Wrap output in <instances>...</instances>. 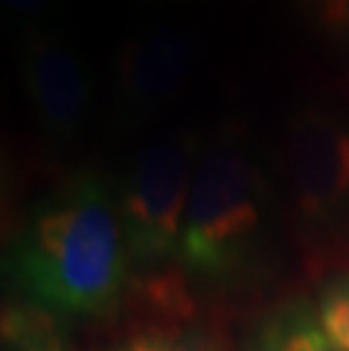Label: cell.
<instances>
[{"mask_svg": "<svg viewBox=\"0 0 349 351\" xmlns=\"http://www.w3.org/2000/svg\"><path fill=\"white\" fill-rule=\"evenodd\" d=\"M200 152L202 141L195 132H177L145 145L125 170L116 193L130 265L154 270L180 256Z\"/></svg>", "mask_w": 349, "mask_h": 351, "instance_id": "cell-3", "label": "cell"}, {"mask_svg": "<svg viewBox=\"0 0 349 351\" xmlns=\"http://www.w3.org/2000/svg\"><path fill=\"white\" fill-rule=\"evenodd\" d=\"M19 73L41 136L59 147L71 145L93 102V77L82 55L62 34L32 27L21 32Z\"/></svg>", "mask_w": 349, "mask_h": 351, "instance_id": "cell-5", "label": "cell"}, {"mask_svg": "<svg viewBox=\"0 0 349 351\" xmlns=\"http://www.w3.org/2000/svg\"><path fill=\"white\" fill-rule=\"evenodd\" d=\"M284 166L297 213L313 225L336 220L349 204V123L324 107L300 109L288 123Z\"/></svg>", "mask_w": 349, "mask_h": 351, "instance_id": "cell-6", "label": "cell"}, {"mask_svg": "<svg viewBox=\"0 0 349 351\" xmlns=\"http://www.w3.org/2000/svg\"><path fill=\"white\" fill-rule=\"evenodd\" d=\"M295 7L326 39L349 48V0H295Z\"/></svg>", "mask_w": 349, "mask_h": 351, "instance_id": "cell-9", "label": "cell"}, {"mask_svg": "<svg viewBox=\"0 0 349 351\" xmlns=\"http://www.w3.org/2000/svg\"><path fill=\"white\" fill-rule=\"evenodd\" d=\"M95 351H189L170 333H136Z\"/></svg>", "mask_w": 349, "mask_h": 351, "instance_id": "cell-11", "label": "cell"}, {"mask_svg": "<svg viewBox=\"0 0 349 351\" xmlns=\"http://www.w3.org/2000/svg\"><path fill=\"white\" fill-rule=\"evenodd\" d=\"M0 5L19 32H25L32 27H46L48 21L69 7V0H0Z\"/></svg>", "mask_w": 349, "mask_h": 351, "instance_id": "cell-10", "label": "cell"}, {"mask_svg": "<svg viewBox=\"0 0 349 351\" xmlns=\"http://www.w3.org/2000/svg\"><path fill=\"white\" fill-rule=\"evenodd\" d=\"M263 211L258 156L243 130L225 125L200 152L177 258L197 279L225 281L254 250Z\"/></svg>", "mask_w": 349, "mask_h": 351, "instance_id": "cell-2", "label": "cell"}, {"mask_svg": "<svg viewBox=\"0 0 349 351\" xmlns=\"http://www.w3.org/2000/svg\"><path fill=\"white\" fill-rule=\"evenodd\" d=\"M317 322L331 340L349 351V272L333 276L320 293Z\"/></svg>", "mask_w": 349, "mask_h": 351, "instance_id": "cell-8", "label": "cell"}, {"mask_svg": "<svg viewBox=\"0 0 349 351\" xmlns=\"http://www.w3.org/2000/svg\"><path fill=\"white\" fill-rule=\"evenodd\" d=\"M256 351H347L306 311H293L265 328Z\"/></svg>", "mask_w": 349, "mask_h": 351, "instance_id": "cell-7", "label": "cell"}, {"mask_svg": "<svg viewBox=\"0 0 349 351\" xmlns=\"http://www.w3.org/2000/svg\"><path fill=\"white\" fill-rule=\"evenodd\" d=\"M197 66V39L182 25H150L130 34L111 66V95L118 125L139 130L186 91Z\"/></svg>", "mask_w": 349, "mask_h": 351, "instance_id": "cell-4", "label": "cell"}, {"mask_svg": "<svg viewBox=\"0 0 349 351\" xmlns=\"http://www.w3.org/2000/svg\"><path fill=\"white\" fill-rule=\"evenodd\" d=\"M128 270L118 193L100 170H80L36 202L10 252L21 293L57 317L109 313L121 300Z\"/></svg>", "mask_w": 349, "mask_h": 351, "instance_id": "cell-1", "label": "cell"}]
</instances>
